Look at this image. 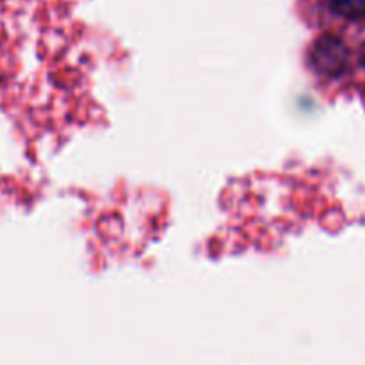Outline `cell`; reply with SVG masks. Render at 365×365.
<instances>
[{"instance_id": "cell-1", "label": "cell", "mask_w": 365, "mask_h": 365, "mask_svg": "<svg viewBox=\"0 0 365 365\" xmlns=\"http://www.w3.org/2000/svg\"><path fill=\"white\" fill-rule=\"evenodd\" d=\"M316 14L324 11L334 20L356 21L365 18V0H312Z\"/></svg>"}, {"instance_id": "cell-2", "label": "cell", "mask_w": 365, "mask_h": 365, "mask_svg": "<svg viewBox=\"0 0 365 365\" xmlns=\"http://www.w3.org/2000/svg\"><path fill=\"white\" fill-rule=\"evenodd\" d=\"M346 61H348V52L344 45L339 39L327 38L316 48V63L319 70L327 73H339L344 70Z\"/></svg>"}]
</instances>
